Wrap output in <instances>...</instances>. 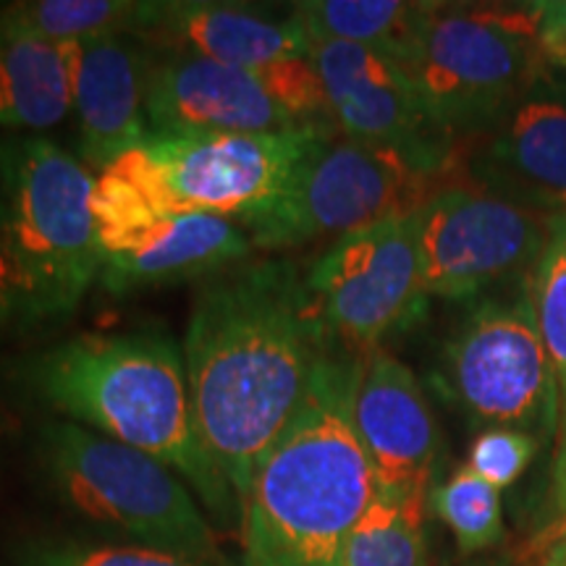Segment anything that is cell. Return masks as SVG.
<instances>
[{
    "mask_svg": "<svg viewBox=\"0 0 566 566\" xmlns=\"http://www.w3.org/2000/svg\"><path fill=\"white\" fill-rule=\"evenodd\" d=\"M334 346L289 260H247L205 279L181 354L200 438L239 506Z\"/></svg>",
    "mask_w": 566,
    "mask_h": 566,
    "instance_id": "cell-1",
    "label": "cell"
},
{
    "mask_svg": "<svg viewBox=\"0 0 566 566\" xmlns=\"http://www.w3.org/2000/svg\"><path fill=\"white\" fill-rule=\"evenodd\" d=\"M13 378L63 420L160 459L216 516L233 514L237 495L205 449L184 354L168 336H71L21 359Z\"/></svg>",
    "mask_w": 566,
    "mask_h": 566,
    "instance_id": "cell-2",
    "label": "cell"
},
{
    "mask_svg": "<svg viewBox=\"0 0 566 566\" xmlns=\"http://www.w3.org/2000/svg\"><path fill=\"white\" fill-rule=\"evenodd\" d=\"M357 354L334 346L313 391L242 501V566H344L373 504V467L352 422Z\"/></svg>",
    "mask_w": 566,
    "mask_h": 566,
    "instance_id": "cell-3",
    "label": "cell"
},
{
    "mask_svg": "<svg viewBox=\"0 0 566 566\" xmlns=\"http://www.w3.org/2000/svg\"><path fill=\"white\" fill-rule=\"evenodd\" d=\"M95 174L45 137L0 145V263L11 325L74 315L101 279Z\"/></svg>",
    "mask_w": 566,
    "mask_h": 566,
    "instance_id": "cell-4",
    "label": "cell"
},
{
    "mask_svg": "<svg viewBox=\"0 0 566 566\" xmlns=\"http://www.w3.org/2000/svg\"><path fill=\"white\" fill-rule=\"evenodd\" d=\"M38 457L59 499L90 522L139 546L226 566L195 495L160 459L69 420L42 424Z\"/></svg>",
    "mask_w": 566,
    "mask_h": 566,
    "instance_id": "cell-5",
    "label": "cell"
},
{
    "mask_svg": "<svg viewBox=\"0 0 566 566\" xmlns=\"http://www.w3.org/2000/svg\"><path fill=\"white\" fill-rule=\"evenodd\" d=\"M331 132L334 124L317 122L268 134H150L105 171L153 218L205 212L239 223L271 205Z\"/></svg>",
    "mask_w": 566,
    "mask_h": 566,
    "instance_id": "cell-6",
    "label": "cell"
},
{
    "mask_svg": "<svg viewBox=\"0 0 566 566\" xmlns=\"http://www.w3.org/2000/svg\"><path fill=\"white\" fill-rule=\"evenodd\" d=\"M443 184L405 155L331 132L271 205L239 221L254 250L286 252L422 210Z\"/></svg>",
    "mask_w": 566,
    "mask_h": 566,
    "instance_id": "cell-7",
    "label": "cell"
},
{
    "mask_svg": "<svg viewBox=\"0 0 566 566\" xmlns=\"http://www.w3.org/2000/svg\"><path fill=\"white\" fill-rule=\"evenodd\" d=\"M537 11L443 6L424 32L417 76L433 116L451 134L499 124L525 101L546 63Z\"/></svg>",
    "mask_w": 566,
    "mask_h": 566,
    "instance_id": "cell-8",
    "label": "cell"
},
{
    "mask_svg": "<svg viewBox=\"0 0 566 566\" xmlns=\"http://www.w3.org/2000/svg\"><path fill=\"white\" fill-rule=\"evenodd\" d=\"M328 122L310 55L242 69L155 51L147 82L150 134H268Z\"/></svg>",
    "mask_w": 566,
    "mask_h": 566,
    "instance_id": "cell-9",
    "label": "cell"
},
{
    "mask_svg": "<svg viewBox=\"0 0 566 566\" xmlns=\"http://www.w3.org/2000/svg\"><path fill=\"white\" fill-rule=\"evenodd\" d=\"M325 334L346 352L378 349L422 310L420 210L334 239L304 271Z\"/></svg>",
    "mask_w": 566,
    "mask_h": 566,
    "instance_id": "cell-10",
    "label": "cell"
},
{
    "mask_svg": "<svg viewBox=\"0 0 566 566\" xmlns=\"http://www.w3.org/2000/svg\"><path fill=\"white\" fill-rule=\"evenodd\" d=\"M551 218L483 184H443L420 210L424 292L470 300L504 281H530Z\"/></svg>",
    "mask_w": 566,
    "mask_h": 566,
    "instance_id": "cell-11",
    "label": "cell"
},
{
    "mask_svg": "<svg viewBox=\"0 0 566 566\" xmlns=\"http://www.w3.org/2000/svg\"><path fill=\"white\" fill-rule=\"evenodd\" d=\"M443 386L472 420L556 430V386L530 286L514 302L472 310L443 349Z\"/></svg>",
    "mask_w": 566,
    "mask_h": 566,
    "instance_id": "cell-12",
    "label": "cell"
},
{
    "mask_svg": "<svg viewBox=\"0 0 566 566\" xmlns=\"http://www.w3.org/2000/svg\"><path fill=\"white\" fill-rule=\"evenodd\" d=\"M310 61L325 95V116L338 134L396 150L436 179L451 174L457 137L433 116L407 66L336 40L313 42Z\"/></svg>",
    "mask_w": 566,
    "mask_h": 566,
    "instance_id": "cell-13",
    "label": "cell"
},
{
    "mask_svg": "<svg viewBox=\"0 0 566 566\" xmlns=\"http://www.w3.org/2000/svg\"><path fill=\"white\" fill-rule=\"evenodd\" d=\"M352 422L378 491L428 499L441 428L417 375L380 346L357 354Z\"/></svg>",
    "mask_w": 566,
    "mask_h": 566,
    "instance_id": "cell-14",
    "label": "cell"
},
{
    "mask_svg": "<svg viewBox=\"0 0 566 566\" xmlns=\"http://www.w3.org/2000/svg\"><path fill=\"white\" fill-rule=\"evenodd\" d=\"M71 69V113L80 160L101 174L150 137L147 82L155 51L132 34L63 42Z\"/></svg>",
    "mask_w": 566,
    "mask_h": 566,
    "instance_id": "cell-15",
    "label": "cell"
},
{
    "mask_svg": "<svg viewBox=\"0 0 566 566\" xmlns=\"http://www.w3.org/2000/svg\"><path fill=\"white\" fill-rule=\"evenodd\" d=\"M254 244L231 218L187 212L166 216L103 252L101 283L126 296L174 283L210 279L252 258Z\"/></svg>",
    "mask_w": 566,
    "mask_h": 566,
    "instance_id": "cell-16",
    "label": "cell"
},
{
    "mask_svg": "<svg viewBox=\"0 0 566 566\" xmlns=\"http://www.w3.org/2000/svg\"><path fill=\"white\" fill-rule=\"evenodd\" d=\"M139 40L153 51L192 53L242 69L304 59L313 45L292 11L271 17L252 6L212 0H160Z\"/></svg>",
    "mask_w": 566,
    "mask_h": 566,
    "instance_id": "cell-17",
    "label": "cell"
},
{
    "mask_svg": "<svg viewBox=\"0 0 566 566\" xmlns=\"http://www.w3.org/2000/svg\"><path fill=\"white\" fill-rule=\"evenodd\" d=\"M491 181L483 187L533 205L566 210V105L533 97L509 113L488 150Z\"/></svg>",
    "mask_w": 566,
    "mask_h": 566,
    "instance_id": "cell-18",
    "label": "cell"
},
{
    "mask_svg": "<svg viewBox=\"0 0 566 566\" xmlns=\"http://www.w3.org/2000/svg\"><path fill=\"white\" fill-rule=\"evenodd\" d=\"M530 294L556 386L554 457L543 509L546 520L533 541V551H546L548 556V551L566 537V210L551 218L546 247L530 279Z\"/></svg>",
    "mask_w": 566,
    "mask_h": 566,
    "instance_id": "cell-19",
    "label": "cell"
},
{
    "mask_svg": "<svg viewBox=\"0 0 566 566\" xmlns=\"http://www.w3.org/2000/svg\"><path fill=\"white\" fill-rule=\"evenodd\" d=\"M71 113L66 45L0 17V126L45 132Z\"/></svg>",
    "mask_w": 566,
    "mask_h": 566,
    "instance_id": "cell-20",
    "label": "cell"
},
{
    "mask_svg": "<svg viewBox=\"0 0 566 566\" xmlns=\"http://www.w3.org/2000/svg\"><path fill=\"white\" fill-rule=\"evenodd\" d=\"M441 3L409 0H302L289 11L310 42L336 40L370 48L409 71L420 59L424 32Z\"/></svg>",
    "mask_w": 566,
    "mask_h": 566,
    "instance_id": "cell-21",
    "label": "cell"
},
{
    "mask_svg": "<svg viewBox=\"0 0 566 566\" xmlns=\"http://www.w3.org/2000/svg\"><path fill=\"white\" fill-rule=\"evenodd\" d=\"M160 0H17L0 6V17L53 42L132 34L142 38Z\"/></svg>",
    "mask_w": 566,
    "mask_h": 566,
    "instance_id": "cell-22",
    "label": "cell"
},
{
    "mask_svg": "<svg viewBox=\"0 0 566 566\" xmlns=\"http://www.w3.org/2000/svg\"><path fill=\"white\" fill-rule=\"evenodd\" d=\"M424 509L428 499L375 493L346 543L344 566H430Z\"/></svg>",
    "mask_w": 566,
    "mask_h": 566,
    "instance_id": "cell-23",
    "label": "cell"
},
{
    "mask_svg": "<svg viewBox=\"0 0 566 566\" xmlns=\"http://www.w3.org/2000/svg\"><path fill=\"white\" fill-rule=\"evenodd\" d=\"M428 509L457 537L464 556L483 554L504 541L499 488L462 467L446 483L430 488Z\"/></svg>",
    "mask_w": 566,
    "mask_h": 566,
    "instance_id": "cell-24",
    "label": "cell"
},
{
    "mask_svg": "<svg viewBox=\"0 0 566 566\" xmlns=\"http://www.w3.org/2000/svg\"><path fill=\"white\" fill-rule=\"evenodd\" d=\"M17 566H205L195 558L139 543H87L38 537L13 551Z\"/></svg>",
    "mask_w": 566,
    "mask_h": 566,
    "instance_id": "cell-25",
    "label": "cell"
},
{
    "mask_svg": "<svg viewBox=\"0 0 566 566\" xmlns=\"http://www.w3.org/2000/svg\"><path fill=\"white\" fill-rule=\"evenodd\" d=\"M537 449H541V438L530 430L488 428L472 441L467 467L501 491L527 470Z\"/></svg>",
    "mask_w": 566,
    "mask_h": 566,
    "instance_id": "cell-26",
    "label": "cell"
},
{
    "mask_svg": "<svg viewBox=\"0 0 566 566\" xmlns=\"http://www.w3.org/2000/svg\"><path fill=\"white\" fill-rule=\"evenodd\" d=\"M537 11V42L548 61L566 66V0L535 3Z\"/></svg>",
    "mask_w": 566,
    "mask_h": 566,
    "instance_id": "cell-27",
    "label": "cell"
},
{
    "mask_svg": "<svg viewBox=\"0 0 566 566\" xmlns=\"http://www.w3.org/2000/svg\"><path fill=\"white\" fill-rule=\"evenodd\" d=\"M11 325V310H9V294H6V279H3V263H0V331Z\"/></svg>",
    "mask_w": 566,
    "mask_h": 566,
    "instance_id": "cell-28",
    "label": "cell"
},
{
    "mask_svg": "<svg viewBox=\"0 0 566 566\" xmlns=\"http://www.w3.org/2000/svg\"><path fill=\"white\" fill-rule=\"evenodd\" d=\"M543 566H566V541H558L554 548L548 551L546 562H543Z\"/></svg>",
    "mask_w": 566,
    "mask_h": 566,
    "instance_id": "cell-29",
    "label": "cell"
},
{
    "mask_svg": "<svg viewBox=\"0 0 566 566\" xmlns=\"http://www.w3.org/2000/svg\"><path fill=\"white\" fill-rule=\"evenodd\" d=\"M470 566H512V558L509 556H493V558H480V562Z\"/></svg>",
    "mask_w": 566,
    "mask_h": 566,
    "instance_id": "cell-30",
    "label": "cell"
},
{
    "mask_svg": "<svg viewBox=\"0 0 566 566\" xmlns=\"http://www.w3.org/2000/svg\"><path fill=\"white\" fill-rule=\"evenodd\" d=\"M564 541H566V537H564Z\"/></svg>",
    "mask_w": 566,
    "mask_h": 566,
    "instance_id": "cell-31",
    "label": "cell"
}]
</instances>
